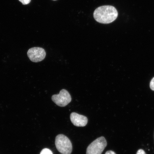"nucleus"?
Wrapping results in <instances>:
<instances>
[{
  "label": "nucleus",
  "mask_w": 154,
  "mask_h": 154,
  "mask_svg": "<svg viewBox=\"0 0 154 154\" xmlns=\"http://www.w3.org/2000/svg\"><path fill=\"white\" fill-rule=\"evenodd\" d=\"M118 13L114 7L104 5L97 8L94 13L95 20L100 23L107 24L114 21L118 17Z\"/></svg>",
  "instance_id": "nucleus-1"
},
{
  "label": "nucleus",
  "mask_w": 154,
  "mask_h": 154,
  "mask_svg": "<svg viewBox=\"0 0 154 154\" xmlns=\"http://www.w3.org/2000/svg\"><path fill=\"white\" fill-rule=\"evenodd\" d=\"M55 144L58 151L62 154H70L72 151V142L66 136L58 135L55 138Z\"/></svg>",
  "instance_id": "nucleus-2"
},
{
  "label": "nucleus",
  "mask_w": 154,
  "mask_h": 154,
  "mask_svg": "<svg viewBox=\"0 0 154 154\" xmlns=\"http://www.w3.org/2000/svg\"><path fill=\"white\" fill-rule=\"evenodd\" d=\"M107 145V142L105 137H101L94 140L88 146L86 154H101Z\"/></svg>",
  "instance_id": "nucleus-3"
},
{
  "label": "nucleus",
  "mask_w": 154,
  "mask_h": 154,
  "mask_svg": "<svg viewBox=\"0 0 154 154\" xmlns=\"http://www.w3.org/2000/svg\"><path fill=\"white\" fill-rule=\"evenodd\" d=\"M51 99L56 104L61 107L66 106L72 101V97L66 90H61L59 94L54 95Z\"/></svg>",
  "instance_id": "nucleus-4"
},
{
  "label": "nucleus",
  "mask_w": 154,
  "mask_h": 154,
  "mask_svg": "<svg viewBox=\"0 0 154 154\" xmlns=\"http://www.w3.org/2000/svg\"><path fill=\"white\" fill-rule=\"evenodd\" d=\"M27 55L30 60L34 63L40 62L45 59L46 53L45 50L40 47H34L28 50Z\"/></svg>",
  "instance_id": "nucleus-5"
},
{
  "label": "nucleus",
  "mask_w": 154,
  "mask_h": 154,
  "mask_svg": "<svg viewBox=\"0 0 154 154\" xmlns=\"http://www.w3.org/2000/svg\"><path fill=\"white\" fill-rule=\"evenodd\" d=\"M71 122L77 127H84L87 124L88 119L85 116L75 112H72L70 116Z\"/></svg>",
  "instance_id": "nucleus-6"
},
{
  "label": "nucleus",
  "mask_w": 154,
  "mask_h": 154,
  "mask_svg": "<svg viewBox=\"0 0 154 154\" xmlns=\"http://www.w3.org/2000/svg\"><path fill=\"white\" fill-rule=\"evenodd\" d=\"M40 154H53V153L51 150L45 148L42 150Z\"/></svg>",
  "instance_id": "nucleus-7"
},
{
  "label": "nucleus",
  "mask_w": 154,
  "mask_h": 154,
  "mask_svg": "<svg viewBox=\"0 0 154 154\" xmlns=\"http://www.w3.org/2000/svg\"><path fill=\"white\" fill-rule=\"evenodd\" d=\"M150 87L152 90L154 91V77L152 79L151 82H150Z\"/></svg>",
  "instance_id": "nucleus-8"
},
{
  "label": "nucleus",
  "mask_w": 154,
  "mask_h": 154,
  "mask_svg": "<svg viewBox=\"0 0 154 154\" xmlns=\"http://www.w3.org/2000/svg\"><path fill=\"white\" fill-rule=\"evenodd\" d=\"M23 5H27L30 3L31 0H19Z\"/></svg>",
  "instance_id": "nucleus-9"
},
{
  "label": "nucleus",
  "mask_w": 154,
  "mask_h": 154,
  "mask_svg": "<svg viewBox=\"0 0 154 154\" xmlns=\"http://www.w3.org/2000/svg\"><path fill=\"white\" fill-rule=\"evenodd\" d=\"M136 154H146L145 151L143 150L142 149H140L138 150Z\"/></svg>",
  "instance_id": "nucleus-10"
},
{
  "label": "nucleus",
  "mask_w": 154,
  "mask_h": 154,
  "mask_svg": "<svg viewBox=\"0 0 154 154\" xmlns=\"http://www.w3.org/2000/svg\"><path fill=\"white\" fill-rule=\"evenodd\" d=\"M105 154H116L115 152L112 151H107L106 152V153Z\"/></svg>",
  "instance_id": "nucleus-11"
},
{
  "label": "nucleus",
  "mask_w": 154,
  "mask_h": 154,
  "mask_svg": "<svg viewBox=\"0 0 154 154\" xmlns=\"http://www.w3.org/2000/svg\"><path fill=\"white\" fill-rule=\"evenodd\" d=\"M53 1H57V0H53Z\"/></svg>",
  "instance_id": "nucleus-12"
}]
</instances>
